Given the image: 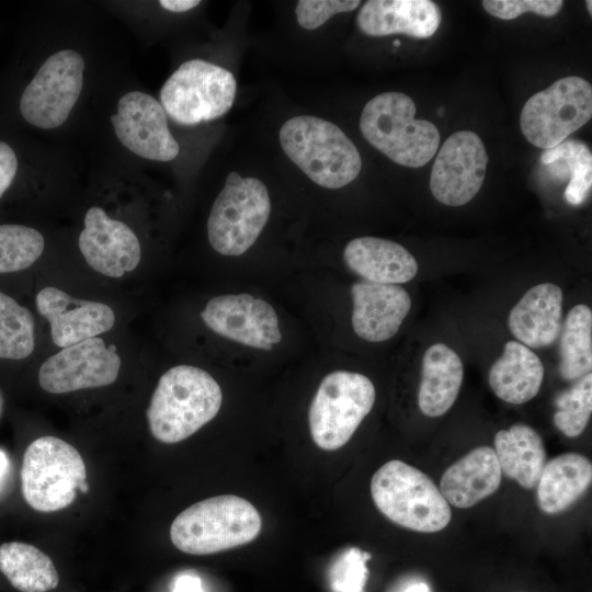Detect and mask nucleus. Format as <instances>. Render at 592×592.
<instances>
[{"label":"nucleus","mask_w":592,"mask_h":592,"mask_svg":"<svg viewBox=\"0 0 592 592\" xmlns=\"http://www.w3.org/2000/svg\"><path fill=\"white\" fill-rule=\"evenodd\" d=\"M223 402L218 383L206 371L177 365L163 373L146 411L152 436L166 444L181 442L213 420Z\"/></svg>","instance_id":"nucleus-1"},{"label":"nucleus","mask_w":592,"mask_h":592,"mask_svg":"<svg viewBox=\"0 0 592 592\" xmlns=\"http://www.w3.org/2000/svg\"><path fill=\"white\" fill-rule=\"evenodd\" d=\"M285 155L315 183L340 189L362 168L360 152L335 124L309 115L287 119L278 133Z\"/></svg>","instance_id":"nucleus-2"},{"label":"nucleus","mask_w":592,"mask_h":592,"mask_svg":"<svg viewBox=\"0 0 592 592\" xmlns=\"http://www.w3.org/2000/svg\"><path fill=\"white\" fill-rule=\"evenodd\" d=\"M261 527V515L251 502L223 494L183 510L170 526V538L185 554L210 555L252 542Z\"/></svg>","instance_id":"nucleus-3"},{"label":"nucleus","mask_w":592,"mask_h":592,"mask_svg":"<svg viewBox=\"0 0 592 592\" xmlns=\"http://www.w3.org/2000/svg\"><path fill=\"white\" fill-rule=\"evenodd\" d=\"M415 105L401 92H384L369 100L361 114L364 138L397 164L420 168L437 152L440 133L414 117Z\"/></svg>","instance_id":"nucleus-4"},{"label":"nucleus","mask_w":592,"mask_h":592,"mask_svg":"<svg viewBox=\"0 0 592 592\" xmlns=\"http://www.w3.org/2000/svg\"><path fill=\"white\" fill-rule=\"evenodd\" d=\"M371 494L388 520L415 532L442 531L452 519L449 504L434 481L398 459L385 463L373 475Z\"/></svg>","instance_id":"nucleus-5"},{"label":"nucleus","mask_w":592,"mask_h":592,"mask_svg":"<svg viewBox=\"0 0 592 592\" xmlns=\"http://www.w3.org/2000/svg\"><path fill=\"white\" fill-rule=\"evenodd\" d=\"M87 482V468L71 444L55 436L34 440L21 468L22 494L34 510L48 513L69 506Z\"/></svg>","instance_id":"nucleus-6"},{"label":"nucleus","mask_w":592,"mask_h":592,"mask_svg":"<svg viewBox=\"0 0 592 592\" xmlns=\"http://www.w3.org/2000/svg\"><path fill=\"white\" fill-rule=\"evenodd\" d=\"M271 213L265 184L257 178L230 172L215 198L208 219L207 238L212 248L228 257L244 253L258 239Z\"/></svg>","instance_id":"nucleus-7"},{"label":"nucleus","mask_w":592,"mask_h":592,"mask_svg":"<svg viewBox=\"0 0 592 592\" xmlns=\"http://www.w3.org/2000/svg\"><path fill=\"white\" fill-rule=\"evenodd\" d=\"M375 398V387L363 374L334 371L326 375L309 408L312 441L325 451L344 446L371 412Z\"/></svg>","instance_id":"nucleus-8"},{"label":"nucleus","mask_w":592,"mask_h":592,"mask_svg":"<svg viewBox=\"0 0 592 592\" xmlns=\"http://www.w3.org/2000/svg\"><path fill=\"white\" fill-rule=\"evenodd\" d=\"M234 75L203 59L183 62L163 83L160 103L170 118L185 126L217 119L232 106Z\"/></svg>","instance_id":"nucleus-9"},{"label":"nucleus","mask_w":592,"mask_h":592,"mask_svg":"<svg viewBox=\"0 0 592 592\" xmlns=\"http://www.w3.org/2000/svg\"><path fill=\"white\" fill-rule=\"evenodd\" d=\"M592 116V87L570 76L535 93L524 104L520 126L534 146L550 149L587 124Z\"/></svg>","instance_id":"nucleus-10"},{"label":"nucleus","mask_w":592,"mask_h":592,"mask_svg":"<svg viewBox=\"0 0 592 592\" xmlns=\"http://www.w3.org/2000/svg\"><path fill=\"white\" fill-rule=\"evenodd\" d=\"M83 70V57L76 50L48 57L22 93L20 111L25 121L43 129L60 126L79 99Z\"/></svg>","instance_id":"nucleus-11"},{"label":"nucleus","mask_w":592,"mask_h":592,"mask_svg":"<svg viewBox=\"0 0 592 592\" xmlns=\"http://www.w3.org/2000/svg\"><path fill=\"white\" fill-rule=\"evenodd\" d=\"M121 356L115 345L99 338L61 349L39 367V386L50 394H67L113 384L119 374Z\"/></svg>","instance_id":"nucleus-12"},{"label":"nucleus","mask_w":592,"mask_h":592,"mask_svg":"<svg viewBox=\"0 0 592 592\" xmlns=\"http://www.w3.org/2000/svg\"><path fill=\"white\" fill-rule=\"evenodd\" d=\"M488 155L474 132L452 134L440 148L430 175L433 196L447 206H462L482 186Z\"/></svg>","instance_id":"nucleus-13"},{"label":"nucleus","mask_w":592,"mask_h":592,"mask_svg":"<svg viewBox=\"0 0 592 592\" xmlns=\"http://www.w3.org/2000/svg\"><path fill=\"white\" fill-rule=\"evenodd\" d=\"M111 123L118 140L137 156L155 161H171L180 151L172 136L167 114L150 94L130 91L117 103Z\"/></svg>","instance_id":"nucleus-14"},{"label":"nucleus","mask_w":592,"mask_h":592,"mask_svg":"<svg viewBox=\"0 0 592 592\" xmlns=\"http://www.w3.org/2000/svg\"><path fill=\"white\" fill-rule=\"evenodd\" d=\"M201 318L215 333L247 346L270 351L282 341L274 308L250 294L213 297Z\"/></svg>","instance_id":"nucleus-15"},{"label":"nucleus","mask_w":592,"mask_h":592,"mask_svg":"<svg viewBox=\"0 0 592 592\" xmlns=\"http://www.w3.org/2000/svg\"><path fill=\"white\" fill-rule=\"evenodd\" d=\"M79 249L91 269L109 277H122L134 271L141 259L136 234L125 223L110 218L99 206L86 213Z\"/></svg>","instance_id":"nucleus-16"},{"label":"nucleus","mask_w":592,"mask_h":592,"mask_svg":"<svg viewBox=\"0 0 592 592\" xmlns=\"http://www.w3.org/2000/svg\"><path fill=\"white\" fill-rule=\"evenodd\" d=\"M37 311L49 322L53 342L64 349L110 331L115 314L106 304L71 297L47 286L36 295Z\"/></svg>","instance_id":"nucleus-17"},{"label":"nucleus","mask_w":592,"mask_h":592,"mask_svg":"<svg viewBox=\"0 0 592 592\" xmlns=\"http://www.w3.org/2000/svg\"><path fill=\"white\" fill-rule=\"evenodd\" d=\"M351 296L353 330L368 342H383L392 338L411 308L410 295L396 284L361 280L351 286Z\"/></svg>","instance_id":"nucleus-18"},{"label":"nucleus","mask_w":592,"mask_h":592,"mask_svg":"<svg viewBox=\"0 0 592 592\" xmlns=\"http://www.w3.org/2000/svg\"><path fill=\"white\" fill-rule=\"evenodd\" d=\"M441 18L439 5L430 0H369L360 9L356 22L369 36L426 38L437 31Z\"/></svg>","instance_id":"nucleus-19"},{"label":"nucleus","mask_w":592,"mask_h":592,"mask_svg":"<svg viewBox=\"0 0 592 592\" xmlns=\"http://www.w3.org/2000/svg\"><path fill=\"white\" fill-rule=\"evenodd\" d=\"M561 321V288L553 283H542L531 287L512 307L508 327L517 342L540 349L558 339Z\"/></svg>","instance_id":"nucleus-20"},{"label":"nucleus","mask_w":592,"mask_h":592,"mask_svg":"<svg viewBox=\"0 0 592 592\" xmlns=\"http://www.w3.org/2000/svg\"><path fill=\"white\" fill-rule=\"evenodd\" d=\"M502 471L490 446H479L451 465L440 481V491L448 504L470 508L494 493Z\"/></svg>","instance_id":"nucleus-21"},{"label":"nucleus","mask_w":592,"mask_h":592,"mask_svg":"<svg viewBox=\"0 0 592 592\" xmlns=\"http://www.w3.org/2000/svg\"><path fill=\"white\" fill-rule=\"evenodd\" d=\"M348 267L365 281L379 284H403L418 273V262L401 244L377 237H360L343 250Z\"/></svg>","instance_id":"nucleus-22"},{"label":"nucleus","mask_w":592,"mask_h":592,"mask_svg":"<svg viewBox=\"0 0 592 592\" xmlns=\"http://www.w3.org/2000/svg\"><path fill=\"white\" fill-rule=\"evenodd\" d=\"M463 379L464 366L458 354L444 343L430 345L422 357L420 411L431 418L446 413L457 399Z\"/></svg>","instance_id":"nucleus-23"},{"label":"nucleus","mask_w":592,"mask_h":592,"mask_svg":"<svg viewBox=\"0 0 592 592\" xmlns=\"http://www.w3.org/2000/svg\"><path fill=\"white\" fill-rule=\"evenodd\" d=\"M544 372L535 352L517 341H508L489 371V386L505 402L525 403L538 394Z\"/></svg>","instance_id":"nucleus-24"},{"label":"nucleus","mask_w":592,"mask_h":592,"mask_svg":"<svg viewBox=\"0 0 592 592\" xmlns=\"http://www.w3.org/2000/svg\"><path fill=\"white\" fill-rule=\"evenodd\" d=\"M592 464L579 453H563L545 464L536 485L537 503L547 514L569 509L588 490Z\"/></svg>","instance_id":"nucleus-25"},{"label":"nucleus","mask_w":592,"mask_h":592,"mask_svg":"<svg viewBox=\"0 0 592 592\" xmlns=\"http://www.w3.org/2000/svg\"><path fill=\"white\" fill-rule=\"evenodd\" d=\"M494 453L502 474L524 489L536 487L546 464L543 439L530 425L513 424L494 436Z\"/></svg>","instance_id":"nucleus-26"},{"label":"nucleus","mask_w":592,"mask_h":592,"mask_svg":"<svg viewBox=\"0 0 592 592\" xmlns=\"http://www.w3.org/2000/svg\"><path fill=\"white\" fill-rule=\"evenodd\" d=\"M0 571L21 592H48L59 583L52 559L35 546L22 542L0 545Z\"/></svg>","instance_id":"nucleus-27"},{"label":"nucleus","mask_w":592,"mask_h":592,"mask_svg":"<svg viewBox=\"0 0 592 592\" xmlns=\"http://www.w3.org/2000/svg\"><path fill=\"white\" fill-rule=\"evenodd\" d=\"M559 374L573 380L591 373L592 368V310L578 304L568 312L560 331Z\"/></svg>","instance_id":"nucleus-28"},{"label":"nucleus","mask_w":592,"mask_h":592,"mask_svg":"<svg viewBox=\"0 0 592 592\" xmlns=\"http://www.w3.org/2000/svg\"><path fill=\"white\" fill-rule=\"evenodd\" d=\"M31 311L0 291V358L23 360L35 346Z\"/></svg>","instance_id":"nucleus-29"},{"label":"nucleus","mask_w":592,"mask_h":592,"mask_svg":"<svg viewBox=\"0 0 592 592\" xmlns=\"http://www.w3.org/2000/svg\"><path fill=\"white\" fill-rule=\"evenodd\" d=\"M540 160L543 164L561 162L566 170L563 174L570 173L565 190V198L569 204L578 206L587 200L592 185V155L585 144L576 139L563 140L547 149Z\"/></svg>","instance_id":"nucleus-30"},{"label":"nucleus","mask_w":592,"mask_h":592,"mask_svg":"<svg viewBox=\"0 0 592 592\" xmlns=\"http://www.w3.org/2000/svg\"><path fill=\"white\" fill-rule=\"evenodd\" d=\"M43 235L23 225H0V274L25 270L42 255Z\"/></svg>","instance_id":"nucleus-31"},{"label":"nucleus","mask_w":592,"mask_h":592,"mask_svg":"<svg viewBox=\"0 0 592 592\" xmlns=\"http://www.w3.org/2000/svg\"><path fill=\"white\" fill-rule=\"evenodd\" d=\"M554 423L568 437L579 436L588 425L592 412V374L582 376L571 388L556 398Z\"/></svg>","instance_id":"nucleus-32"},{"label":"nucleus","mask_w":592,"mask_h":592,"mask_svg":"<svg viewBox=\"0 0 592 592\" xmlns=\"http://www.w3.org/2000/svg\"><path fill=\"white\" fill-rule=\"evenodd\" d=\"M371 555L360 548L345 550L331 569V588L334 592H364L367 580L366 561Z\"/></svg>","instance_id":"nucleus-33"},{"label":"nucleus","mask_w":592,"mask_h":592,"mask_svg":"<svg viewBox=\"0 0 592 592\" xmlns=\"http://www.w3.org/2000/svg\"><path fill=\"white\" fill-rule=\"evenodd\" d=\"M358 0H299L295 13L305 30H316L338 13L355 10Z\"/></svg>","instance_id":"nucleus-34"},{"label":"nucleus","mask_w":592,"mask_h":592,"mask_svg":"<svg viewBox=\"0 0 592 592\" xmlns=\"http://www.w3.org/2000/svg\"><path fill=\"white\" fill-rule=\"evenodd\" d=\"M561 0H485L483 9L502 20H513L523 13L532 12L542 16H554L562 8Z\"/></svg>","instance_id":"nucleus-35"},{"label":"nucleus","mask_w":592,"mask_h":592,"mask_svg":"<svg viewBox=\"0 0 592 592\" xmlns=\"http://www.w3.org/2000/svg\"><path fill=\"white\" fill-rule=\"evenodd\" d=\"M18 169V159L13 149L0 141V198L11 185Z\"/></svg>","instance_id":"nucleus-36"},{"label":"nucleus","mask_w":592,"mask_h":592,"mask_svg":"<svg viewBox=\"0 0 592 592\" xmlns=\"http://www.w3.org/2000/svg\"><path fill=\"white\" fill-rule=\"evenodd\" d=\"M172 592H203L201 580L195 576L183 574L175 580Z\"/></svg>","instance_id":"nucleus-37"},{"label":"nucleus","mask_w":592,"mask_h":592,"mask_svg":"<svg viewBox=\"0 0 592 592\" xmlns=\"http://www.w3.org/2000/svg\"><path fill=\"white\" fill-rule=\"evenodd\" d=\"M160 5L171 12L181 13L186 12L197 7L201 1L198 0H161Z\"/></svg>","instance_id":"nucleus-38"},{"label":"nucleus","mask_w":592,"mask_h":592,"mask_svg":"<svg viewBox=\"0 0 592 592\" xmlns=\"http://www.w3.org/2000/svg\"><path fill=\"white\" fill-rule=\"evenodd\" d=\"M396 592H433L431 587L421 579H411L405 582Z\"/></svg>","instance_id":"nucleus-39"},{"label":"nucleus","mask_w":592,"mask_h":592,"mask_svg":"<svg viewBox=\"0 0 592 592\" xmlns=\"http://www.w3.org/2000/svg\"><path fill=\"white\" fill-rule=\"evenodd\" d=\"M9 467V459L7 454L0 449V482Z\"/></svg>","instance_id":"nucleus-40"},{"label":"nucleus","mask_w":592,"mask_h":592,"mask_svg":"<svg viewBox=\"0 0 592 592\" xmlns=\"http://www.w3.org/2000/svg\"><path fill=\"white\" fill-rule=\"evenodd\" d=\"M591 4H592L591 1H587V8H588V10H589V14H590V15L592 14V9H591L592 5H591Z\"/></svg>","instance_id":"nucleus-41"},{"label":"nucleus","mask_w":592,"mask_h":592,"mask_svg":"<svg viewBox=\"0 0 592 592\" xmlns=\"http://www.w3.org/2000/svg\"><path fill=\"white\" fill-rule=\"evenodd\" d=\"M443 110H444L443 107H440V110L437 111V113H439L440 115H443Z\"/></svg>","instance_id":"nucleus-42"},{"label":"nucleus","mask_w":592,"mask_h":592,"mask_svg":"<svg viewBox=\"0 0 592 592\" xmlns=\"http://www.w3.org/2000/svg\"><path fill=\"white\" fill-rule=\"evenodd\" d=\"M394 44H395L396 46H398L400 43H399V42H395Z\"/></svg>","instance_id":"nucleus-43"}]
</instances>
